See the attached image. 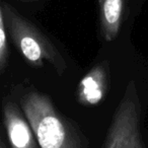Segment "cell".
<instances>
[{"label": "cell", "instance_id": "1", "mask_svg": "<svg viewBox=\"0 0 148 148\" xmlns=\"http://www.w3.org/2000/svg\"><path fill=\"white\" fill-rule=\"evenodd\" d=\"M21 106L41 148H87L78 128L56 110L46 95L29 89L21 95Z\"/></svg>", "mask_w": 148, "mask_h": 148}, {"label": "cell", "instance_id": "4", "mask_svg": "<svg viewBox=\"0 0 148 148\" xmlns=\"http://www.w3.org/2000/svg\"><path fill=\"white\" fill-rule=\"evenodd\" d=\"M3 117L11 148H38L39 143L29 122L9 99L3 101Z\"/></svg>", "mask_w": 148, "mask_h": 148}, {"label": "cell", "instance_id": "8", "mask_svg": "<svg viewBox=\"0 0 148 148\" xmlns=\"http://www.w3.org/2000/svg\"><path fill=\"white\" fill-rule=\"evenodd\" d=\"M0 148H7L6 145H5L4 140H3L2 138H1V141H0Z\"/></svg>", "mask_w": 148, "mask_h": 148}, {"label": "cell", "instance_id": "7", "mask_svg": "<svg viewBox=\"0 0 148 148\" xmlns=\"http://www.w3.org/2000/svg\"><path fill=\"white\" fill-rule=\"evenodd\" d=\"M9 46L7 40V27L5 23L4 13L0 8V72L4 73L8 63Z\"/></svg>", "mask_w": 148, "mask_h": 148}, {"label": "cell", "instance_id": "5", "mask_svg": "<svg viewBox=\"0 0 148 148\" xmlns=\"http://www.w3.org/2000/svg\"><path fill=\"white\" fill-rule=\"evenodd\" d=\"M109 87V64L103 62L95 66L81 79L77 89L78 101L83 106H95L107 95Z\"/></svg>", "mask_w": 148, "mask_h": 148}, {"label": "cell", "instance_id": "6", "mask_svg": "<svg viewBox=\"0 0 148 148\" xmlns=\"http://www.w3.org/2000/svg\"><path fill=\"white\" fill-rule=\"evenodd\" d=\"M101 27L103 39L112 42L117 38L123 21L125 0H99Z\"/></svg>", "mask_w": 148, "mask_h": 148}, {"label": "cell", "instance_id": "3", "mask_svg": "<svg viewBox=\"0 0 148 148\" xmlns=\"http://www.w3.org/2000/svg\"><path fill=\"white\" fill-rule=\"evenodd\" d=\"M103 148H144L141 136V103L134 81H130L126 87Z\"/></svg>", "mask_w": 148, "mask_h": 148}, {"label": "cell", "instance_id": "2", "mask_svg": "<svg viewBox=\"0 0 148 148\" xmlns=\"http://www.w3.org/2000/svg\"><path fill=\"white\" fill-rule=\"evenodd\" d=\"M0 8L4 13L7 31L21 55L37 67H42L44 61L50 62L57 73L62 75L66 70L65 60L49 38L9 3L2 1Z\"/></svg>", "mask_w": 148, "mask_h": 148}]
</instances>
